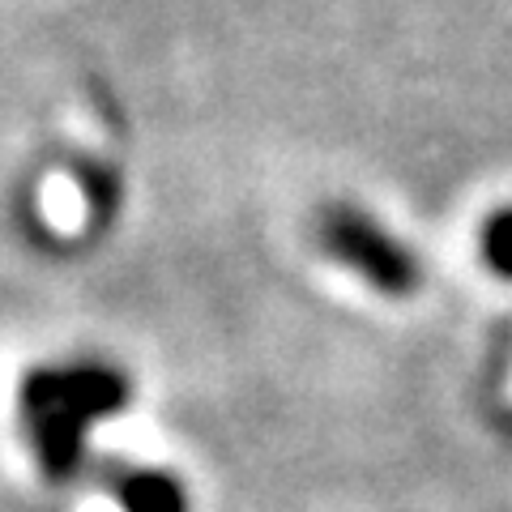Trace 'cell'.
Returning a JSON list of instances; mask_svg holds the SVG:
<instances>
[{
	"label": "cell",
	"instance_id": "obj_4",
	"mask_svg": "<svg viewBox=\"0 0 512 512\" xmlns=\"http://www.w3.org/2000/svg\"><path fill=\"white\" fill-rule=\"evenodd\" d=\"M483 261L512 282V205L483 222Z\"/></svg>",
	"mask_w": 512,
	"mask_h": 512
},
{
	"label": "cell",
	"instance_id": "obj_2",
	"mask_svg": "<svg viewBox=\"0 0 512 512\" xmlns=\"http://www.w3.org/2000/svg\"><path fill=\"white\" fill-rule=\"evenodd\" d=\"M316 244L333 265L350 269L380 295H410L419 286V256L397 239L384 222L350 201H333L316 218Z\"/></svg>",
	"mask_w": 512,
	"mask_h": 512
},
{
	"label": "cell",
	"instance_id": "obj_3",
	"mask_svg": "<svg viewBox=\"0 0 512 512\" xmlns=\"http://www.w3.org/2000/svg\"><path fill=\"white\" fill-rule=\"evenodd\" d=\"M116 495L124 512H188V491L167 470H124Z\"/></svg>",
	"mask_w": 512,
	"mask_h": 512
},
{
	"label": "cell",
	"instance_id": "obj_1",
	"mask_svg": "<svg viewBox=\"0 0 512 512\" xmlns=\"http://www.w3.org/2000/svg\"><path fill=\"white\" fill-rule=\"evenodd\" d=\"M128 402V380L120 367L77 363L64 372H39L26 393V419L35 431L39 457L52 474H64L82 461L86 431L120 414Z\"/></svg>",
	"mask_w": 512,
	"mask_h": 512
}]
</instances>
